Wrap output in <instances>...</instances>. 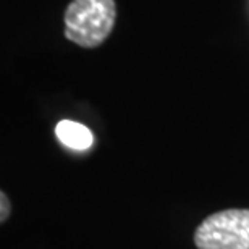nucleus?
Wrapping results in <instances>:
<instances>
[{
    "label": "nucleus",
    "mask_w": 249,
    "mask_h": 249,
    "mask_svg": "<svg viewBox=\"0 0 249 249\" xmlns=\"http://www.w3.org/2000/svg\"><path fill=\"white\" fill-rule=\"evenodd\" d=\"M115 19V0H71L65 10V36L81 47H97L112 33Z\"/></svg>",
    "instance_id": "f257e3e1"
},
{
    "label": "nucleus",
    "mask_w": 249,
    "mask_h": 249,
    "mask_svg": "<svg viewBox=\"0 0 249 249\" xmlns=\"http://www.w3.org/2000/svg\"><path fill=\"white\" fill-rule=\"evenodd\" d=\"M194 243L199 249H249V209H227L207 217Z\"/></svg>",
    "instance_id": "f03ea898"
},
{
    "label": "nucleus",
    "mask_w": 249,
    "mask_h": 249,
    "mask_svg": "<svg viewBox=\"0 0 249 249\" xmlns=\"http://www.w3.org/2000/svg\"><path fill=\"white\" fill-rule=\"evenodd\" d=\"M0 201H2V217H0V220L5 222V218H7L8 213H10V202H8L7 194L5 193L0 194Z\"/></svg>",
    "instance_id": "20e7f679"
},
{
    "label": "nucleus",
    "mask_w": 249,
    "mask_h": 249,
    "mask_svg": "<svg viewBox=\"0 0 249 249\" xmlns=\"http://www.w3.org/2000/svg\"><path fill=\"white\" fill-rule=\"evenodd\" d=\"M55 134L60 142L74 151H86L92 146V133L81 123L71 120H62L55 126Z\"/></svg>",
    "instance_id": "7ed1b4c3"
}]
</instances>
